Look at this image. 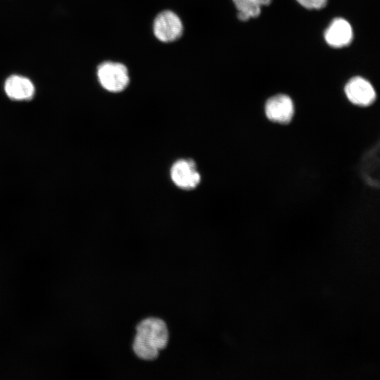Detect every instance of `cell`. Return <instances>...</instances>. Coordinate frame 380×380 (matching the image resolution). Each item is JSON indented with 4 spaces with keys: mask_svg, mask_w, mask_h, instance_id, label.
I'll list each match as a JSON object with an SVG mask.
<instances>
[{
    "mask_svg": "<svg viewBox=\"0 0 380 380\" xmlns=\"http://www.w3.org/2000/svg\"><path fill=\"white\" fill-rule=\"evenodd\" d=\"M168 341L169 331L165 322L158 317H148L136 327L133 351L139 359L154 360L159 352L166 348Z\"/></svg>",
    "mask_w": 380,
    "mask_h": 380,
    "instance_id": "1",
    "label": "cell"
},
{
    "mask_svg": "<svg viewBox=\"0 0 380 380\" xmlns=\"http://www.w3.org/2000/svg\"><path fill=\"white\" fill-rule=\"evenodd\" d=\"M97 77L101 87L113 93L123 91L129 82L127 68L120 63H102L98 66Z\"/></svg>",
    "mask_w": 380,
    "mask_h": 380,
    "instance_id": "2",
    "label": "cell"
},
{
    "mask_svg": "<svg viewBox=\"0 0 380 380\" xmlns=\"http://www.w3.org/2000/svg\"><path fill=\"white\" fill-rule=\"evenodd\" d=\"M170 177L177 187L187 190L197 187L201 179L195 162L190 159H180L174 163Z\"/></svg>",
    "mask_w": 380,
    "mask_h": 380,
    "instance_id": "3",
    "label": "cell"
},
{
    "mask_svg": "<svg viewBox=\"0 0 380 380\" xmlns=\"http://www.w3.org/2000/svg\"><path fill=\"white\" fill-rule=\"evenodd\" d=\"M182 32L183 25L180 18L171 11L161 12L154 20L153 33L161 42H173L181 37Z\"/></svg>",
    "mask_w": 380,
    "mask_h": 380,
    "instance_id": "4",
    "label": "cell"
},
{
    "mask_svg": "<svg viewBox=\"0 0 380 380\" xmlns=\"http://www.w3.org/2000/svg\"><path fill=\"white\" fill-rule=\"evenodd\" d=\"M265 113L267 118L274 122L289 123L294 114V106L291 99L285 94H277L265 103Z\"/></svg>",
    "mask_w": 380,
    "mask_h": 380,
    "instance_id": "5",
    "label": "cell"
},
{
    "mask_svg": "<svg viewBox=\"0 0 380 380\" xmlns=\"http://www.w3.org/2000/svg\"><path fill=\"white\" fill-rule=\"evenodd\" d=\"M348 99L353 104L367 106L376 99V92L369 81L362 77L351 78L345 86Z\"/></svg>",
    "mask_w": 380,
    "mask_h": 380,
    "instance_id": "6",
    "label": "cell"
},
{
    "mask_svg": "<svg viewBox=\"0 0 380 380\" xmlns=\"http://www.w3.org/2000/svg\"><path fill=\"white\" fill-rule=\"evenodd\" d=\"M326 42L334 48H341L348 45L353 39V29L345 19H334L324 32Z\"/></svg>",
    "mask_w": 380,
    "mask_h": 380,
    "instance_id": "7",
    "label": "cell"
},
{
    "mask_svg": "<svg viewBox=\"0 0 380 380\" xmlns=\"http://www.w3.org/2000/svg\"><path fill=\"white\" fill-rule=\"evenodd\" d=\"M4 87L7 96L14 101L30 100L35 94V87L32 82L20 75L9 76L6 80Z\"/></svg>",
    "mask_w": 380,
    "mask_h": 380,
    "instance_id": "8",
    "label": "cell"
},
{
    "mask_svg": "<svg viewBox=\"0 0 380 380\" xmlns=\"http://www.w3.org/2000/svg\"><path fill=\"white\" fill-rule=\"evenodd\" d=\"M272 0H233L237 9L239 20L246 21L258 16L263 6H267Z\"/></svg>",
    "mask_w": 380,
    "mask_h": 380,
    "instance_id": "9",
    "label": "cell"
},
{
    "mask_svg": "<svg viewBox=\"0 0 380 380\" xmlns=\"http://www.w3.org/2000/svg\"><path fill=\"white\" fill-rule=\"evenodd\" d=\"M301 6L308 9H320L324 7L328 0H296Z\"/></svg>",
    "mask_w": 380,
    "mask_h": 380,
    "instance_id": "10",
    "label": "cell"
}]
</instances>
